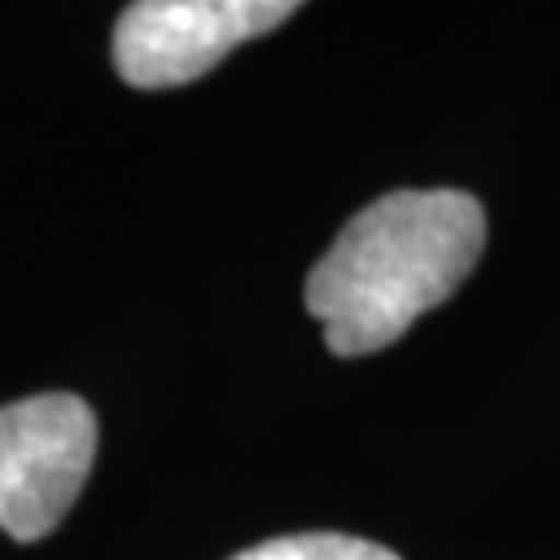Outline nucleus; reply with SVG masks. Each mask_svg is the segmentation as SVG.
Returning <instances> with one entry per match:
<instances>
[{
    "instance_id": "nucleus-1",
    "label": "nucleus",
    "mask_w": 560,
    "mask_h": 560,
    "mask_svg": "<svg viewBox=\"0 0 560 560\" xmlns=\"http://www.w3.org/2000/svg\"><path fill=\"white\" fill-rule=\"evenodd\" d=\"M486 249V212L469 191H390L340 229L303 303L337 358H365L441 307Z\"/></svg>"
},
{
    "instance_id": "nucleus-2",
    "label": "nucleus",
    "mask_w": 560,
    "mask_h": 560,
    "mask_svg": "<svg viewBox=\"0 0 560 560\" xmlns=\"http://www.w3.org/2000/svg\"><path fill=\"white\" fill-rule=\"evenodd\" d=\"M96 457V416L80 395H34L0 407V532L50 536L83 494Z\"/></svg>"
},
{
    "instance_id": "nucleus-3",
    "label": "nucleus",
    "mask_w": 560,
    "mask_h": 560,
    "mask_svg": "<svg viewBox=\"0 0 560 560\" xmlns=\"http://www.w3.org/2000/svg\"><path fill=\"white\" fill-rule=\"evenodd\" d=\"M295 13V0H138L113 30V62L129 88H179Z\"/></svg>"
},
{
    "instance_id": "nucleus-4",
    "label": "nucleus",
    "mask_w": 560,
    "mask_h": 560,
    "mask_svg": "<svg viewBox=\"0 0 560 560\" xmlns=\"http://www.w3.org/2000/svg\"><path fill=\"white\" fill-rule=\"evenodd\" d=\"M229 560H399L390 548L358 536H337V532H303V536H279L245 548Z\"/></svg>"
}]
</instances>
